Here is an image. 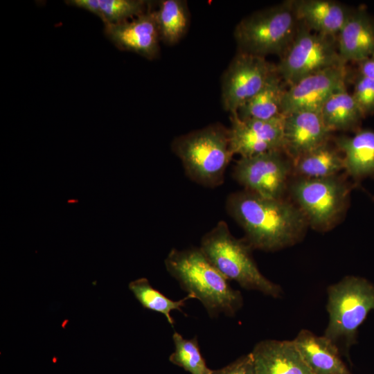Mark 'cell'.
<instances>
[{
  "mask_svg": "<svg viewBox=\"0 0 374 374\" xmlns=\"http://www.w3.org/2000/svg\"><path fill=\"white\" fill-rule=\"evenodd\" d=\"M225 206L253 249L275 251L291 247L301 240L308 226L299 207L283 198H267L244 190L231 193Z\"/></svg>",
  "mask_w": 374,
  "mask_h": 374,
  "instance_id": "6da1fadb",
  "label": "cell"
},
{
  "mask_svg": "<svg viewBox=\"0 0 374 374\" xmlns=\"http://www.w3.org/2000/svg\"><path fill=\"white\" fill-rule=\"evenodd\" d=\"M168 272L188 294L198 299L211 317H233L243 297L206 258L199 247L172 249L164 260Z\"/></svg>",
  "mask_w": 374,
  "mask_h": 374,
  "instance_id": "7a4b0ae2",
  "label": "cell"
},
{
  "mask_svg": "<svg viewBox=\"0 0 374 374\" xmlns=\"http://www.w3.org/2000/svg\"><path fill=\"white\" fill-rule=\"evenodd\" d=\"M199 249L229 280L273 298L281 296V287L260 272L251 255V247L246 240L235 238L226 222H218L202 237Z\"/></svg>",
  "mask_w": 374,
  "mask_h": 374,
  "instance_id": "3957f363",
  "label": "cell"
},
{
  "mask_svg": "<svg viewBox=\"0 0 374 374\" xmlns=\"http://www.w3.org/2000/svg\"><path fill=\"white\" fill-rule=\"evenodd\" d=\"M171 147L181 160L186 176L208 188L222 184L226 168L234 155L229 129L219 124L178 136Z\"/></svg>",
  "mask_w": 374,
  "mask_h": 374,
  "instance_id": "277c9868",
  "label": "cell"
},
{
  "mask_svg": "<svg viewBox=\"0 0 374 374\" xmlns=\"http://www.w3.org/2000/svg\"><path fill=\"white\" fill-rule=\"evenodd\" d=\"M329 321L324 336L348 353L357 341L358 328L374 310V285L367 279L346 276L327 288Z\"/></svg>",
  "mask_w": 374,
  "mask_h": 374,
  "instance_id": "5b68a950",
  "label": "cell"
},
{
  "mask_svg": "<svg viewBox=\"0 0 374 374\" xmlns=\"http://www.w3.org/2000/svg\"><path fill=\"white\" fill-rule=\"evenodd\" d=\"M299 24L292 0L285 1L242 19L234 37L240 52L280 57L293 41Z\"/></svg>",
  "mask_w": 374,
  "mask_h": 374,
  "instance_id": "8992f818",
  "label": "cell"
},
{
  "mask_svg": "<svg viewBox=\"0 0 374 374\" xmlns=\"http://www.w3.org/2000/svg\"><path fill=\"white\" fill-rule=\"evenodd\" d=\"M346 64L339 55L336 37L315 33L299 22L293 41L276 66L288 87L312 73Z\"/></svg>",
  "mask_w": 374,
  "mask_h": 374,
  "instance_id": "52a82bcc",
  "label": "cell"
},
{
  "mask_svg": "<svg viewBox=\"0 0 374 374\" xmlns=\"http://www.w3.org/2000/svg\"><path fill=\"white\" fill-rule=\"evenodd\" d=\"M290 192L308 226L326 231L331 229L344 213L350 187L336 176L320 179L301 177L291 184Z\"/></svg>",
  "mask_w": 374,
  "mask_h": 374,
  "instance_id": "ba28073f",
  "label": "cell"
},
{
  "mask_svg": "<svg viewBox=\"0 0 374 374\" xmlns=\"http://www.w3.org/2000/svg\"><path fill=\"white\" fill-rule=\"evenodd\" d=\"M292 169V160L283 150L240 157L233 168L234 179L245 190L271 199L282 198Z\"/></svg>",
  "mask_w": 374,
  "mask_h": 374,
  "instance_id": "9c48e42d",
  "label": "cell"
},
{
  "mask_svg": "<svg viewBox=\"0 0 374 374\" xmlns=\"http://www.w3.org/2000/svg\"><path fill=\"white\" fill-rule=\"evenodd\" d=\"M276 71V65L265 57L239 51L223 75L222 100L224 109L231 114L235 113Z\"/></svg>",
  "mask_w": 374,
  "mask_h": 374,
  "instance_id": "30bf717a",
  "label": "cell"
},
{
  "mask_svg": "<svg viewBox=\"0 0 374 374\" xmlns=\"http://www.w3.org/2000/svg\"><path fill=\"white\" fill-rule=\"evenodd\" d=\"M346 66L328 68L307 75L287 87L282 103V114L300 111L320 112L327 99L346 87Z\"/></svg>",
  "mask_w": 374,
  "mask_h": 374,
  "instance_id": "8fae6325",
  "label": "cell"
},
{
  "mask_svg": "<svg viewBox=\"0 0 374 374\" xmlns=\"http://www.w3.org/2000/svg\"><path fill=\"white\" fill-rule=\"evenodd\" d=\"M284 118L281 114L269 120H241L236 113L231 114L229 131L233 154L248 157L283 150Z\"/></svg>",
  "mask_w": 374,
  "mask_h": 374,
  "instance_id": "7c38bea8",
  "label": "cell"
},
{
  "mask_svg": "<svg viewBox=\"0 0 374 374\" xmlns=\"http://www.w3.org/2000/svg\"><path fill=\"white\" fill-rule=\"evenodd\" d=\"M105 33L121 50L148 59L155 58L159 53L161 37L156 10L145 12L131 21L105 25Z\"/></svg>",
  "mask_w": 374,
  "mask_h": 374,
  "instance_id": "4fadbf2b",
  "label": "cell"
},
{
  "mask_svg": "<svg viewBox=\"0 0 374 374\" xmlns=\"http://www.w3.org/2000/svg\"><path fill=\"white\" fill-rule=\"evenodd\" d=\"M284 116L283 150L292 161L329 141L331 132L320 112L300 111Z\"/></svg>",
  "mask_w": 374,
  "mask_h": 374,
  "instance_id": "5bb4252c",
  "label": "cell"
},
{
  "mask_svg": "<svg viewBox=\"0 0 374 374\" xmlns=\"http://www.w3.org/2000/svg\"><path fill=\"white\" fill-rule=\"evenodd\" d=\"M251 355L256 374H313L293 340L261 341Z\"/></svg>",
  "mask_w": 374,
  "mask_h": 374,
  "instance_id": "9a60e30c",
  "label": "cell"
},
{
  "mask_svg": "<svg viewBox=\"0 0 374 374\" xmlns=\"http://www.w3.org/2000/svg\"><path fill=\"white\" fill-rule=\"evenodd\" d=\"M342 61L359 63L374 57V19L362 8L350 10L337 37Z\"/></svg>",
  "mask_w": 374,
  "mask_h": 374,
  "instance_id": "2e32d148",
  "label": "cell"
},
{
  "mask_svg": "<svg viewBox=\"0 0 374 374\" xmlns=\"http://www.w3.org/2000/svg\"><path fill=\"white\" fill-rule=\"evenodd\" d=\"M293 341L313 374H352L337 346L324 335L303 329Z\"/></svg>",
  "mask_w": 374,
  "mask_h": 374,
  "instance_id": "e0dca14e",
  "label": "cell"
},
{
  "mask_svg": "<svg viewBox=\"0 0 374 374\" xmlns=\"http://www.w3.org/2000/svg\"><path fill=\"white\" fill-rule=\"evenodd\" d=\"M299 22L310 30L337 37L351 9L332 0H292Z\"/></svg>",
  "mask_w": 374,
  "mask_h": 374,
  "instance_id": "ac0fdd59",
  "label": "cell"
},
{
  "mask_svg": "<svg viewBox=\"0 0 374 374\" xmlns=\"http://www.w3.org/2000/svg\"><path fill=\"white\" fill-rule=\"evenodd\" d=\"M335 145L342 153L344 170L357 180L374 177V131L359 129L351 136L336 139Z\"/></svg>",
  "mask_w": 374,
  "mask_h": 374,
  "instance_id": "d6986e66",
  "label": "cell"
},
{
  "mask_svg": "<svg viewBox=\"0 0 374 374\" xmlns=\"http://www.w3.org/2000/svg\"><path fill=\"white\" fill-rule=\"evenodd\" d=\"M287 85L276 71L261 89L235 112L241 120H269L282 114Z\"/></svg>",
  "mask_w": 374,
  "mask_h": 374,
  "instance_id": "ffe728a7",
  "label": "cell"
},
{
  "mask_svg": "<svg viewBox=\"0 0 374 374\" xmlns=\"http://www.w3.org/2000/svg\"><path fill=\"white\" fill-rule=\"evenodd\" d=\"M328 141L292 161V169L302 178L320 179L336 176L344 170L343 156Z\"/></svg>",
  "mask_w": 374,
  "mask_h": 374,
  "instance_id": "44dd1931",
  "label": "cell"
},
{
  "mask_svg": "<svg viewBox=\"0 0 374 374\" xmlns=\"http://www.w3.org/2000/svg\"><path fill=\"white\" fill-rule=\"evenodd\" d=\"M320 114L330 131L359 130L364 116L346 87L332 93L322 106Z\"/></svg>",
  "mask_w": 374,
  "mask_h": 374,
  "instance_id": "7402d4cb",
  "label": "cell"
},
{
  "mask_svg": "<svg viewBox=\"0 0 374 374\" xmlns=\"http://www.w3.org/2000/svg\"><path fill=\"white\" fill-rule=\"evenodd\" d=\"M157 21L161 40L167 44L177 43L185 35L189 13L186 1L163 0L156 10Z\"/></svg>",
  "mask_w": 374,
  "mask_h": 374,
  "instance_id": "603a6c76",
  "label": "cell"
},
{
  "mask_svg": "<svg viewBox=\"0 0 374 374\" xmlns=\"http://www.w3.org/2000/svg\"><path fill=\"white\" fill-rule=\"evenodd\" d=\"M128 287L144 308L163 314L172 327L175 321L171 317V312L174 310L182 312L181 308L185 305L186 302L195 299L193 295L188 294L179 301H173L154 289L145 278L131 281Z\"/></svg>",
  "mask_w": 374,
  "mask_h": 374,
  "instance_id": "cb8c5ba5",
  "label": "cell"
},
{
  "mask_svg": "<svg viewBox=\"0 0 374 374\" xmlns=\"http://www.w3.org/2000/svg\"><path fill=\"white\" fill-rule=\"evenodd\" d=\"M172 339L175 350L169 357L171 363L190 374H211L213 370L207 366L196 337L188 339L175 332Z\"/></svg>",
  "mask_w": 374,
  "mask_h": 374,
  "instance_id": "d4e9b609",
  "label": "cell"
},
{
  "mask_svg": "<svg viewBox=\"0 0 374 374\" xmlns=\"http://www.w3.org/2000/svg\"><path fill=\"white\" fill-rule=\"evenodd\" d=\"M147 3L142 0H98L96 16L107 24H114L144 13Z\"/></svg>",
  "mask_w": 374,
  "mask_h": 374,
  "instance_id": "484cf974",
  "label": "cell"
},
{
  "mask_svg": "<svg viewBox=\"0 0 374 374\" xmlns=\"http://www.w3.org/2000/svg\"><path fill=\"white\" fill-rule=\"evenodd\" d=\"M352 95L364 117L374 114V80L357 74Z\"/></svg>",
  "mask_w": 374,
  "mask_h": 374,
  "instance_id": "4316f807",
  "label": "cell"
},
{
  "mask_svg": "<svg viewBox=\"0 0 374 374\" xmlns=\"http://www.w3.org/2000/svg\"><path fill=\"white\" fill-rule=\"evenodd\" d=\"M211 374H256L251 353L220 369L213 370Z\"/></svg>",
  "mask_w": 374,
  "mask_h": 374,
  "instance_id": "83f0119b",
  "label": "cell"
},
{
  "mask_svg": "<svg viewBox=\"0 0 374 374\" xmlns=\"http://www.w3.org/2000/svg\"><path fill=\"white\" fill-rule=\"evenodd\" d=\"M357 74L374 80V57L357 63Z\"/></svg>",
  "mask_w": 374,
  "mask_h": 374,
  "instance_id": "f1b7e54d",
  "label": "cell"
}]
</instances>
